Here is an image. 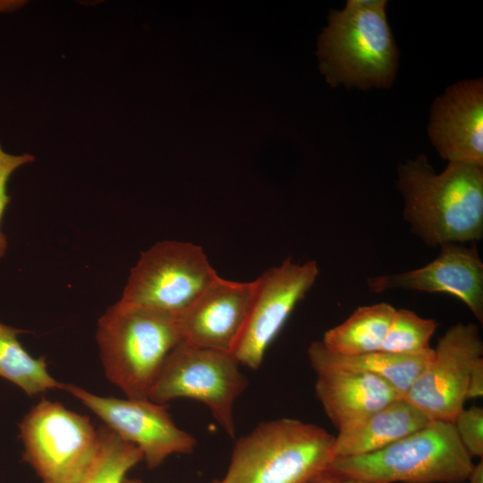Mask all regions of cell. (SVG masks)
Segmentation results:
<instances>
[{
  "instance_id": "d4e9b609",
  "label": "cell",
  "mask_w": 483,
  "mask_h": 483,
  "mask_svg": "<svg viewBox=\"0 0 483 483\" xmlns=\"http://www.w3.org/2000/svg\"><path fill=\"white\" fill-rule=\"evenodd\" d=\"M307 483H374L344 474L338 473L330 469L319 473Z\"/></svg>"
},
{
  "instance_id": "9a60e30c",
  "label": "cell",
  "mask_w": 483,
  "mask_h": 483,
  "mask_svg": "<svg viewBox=\"0 0 483 483\" xmlns=\"http://www.w3.org/2000/svg\"><path fill=\"white\" fill-rule=\"evenodd\" d=\"M315 372L316 396L338 430L401 398L388 382L371 374Z\"/></svg>"
},
{
  "instance_id": "7c38bea8",
  "label": "cell",
  "mask_w": 483,
  "mask_h": 483,
  "mask_svg": "<svg viewBox=\"0 0 483 483\" xmlns=\"http://www.w3.org/2000/svg\"><path fill=\"white\" fill-rule=\"evenodd\" d=\"M367 284L375 293L402 289L449 294L460 300L480 323L483 321V262L476 244H443L437 258L428 265L371 276Z\"/></svg>"
},
{
  "instance_id": "d6986e66",
  "label": "cell",
  "mask_w": 483,
  "mask_h": 483,
  "mask_svg": "<svg viewBox=\"0 0 483 483\" xmlns=\"http://www.w3.org/2000/svg\"><path fill=\"white\" fill-rule=\"evenodd\" d=\"M26 331L0 321V377L34 396L64 384L50 375L44 357L34 358L21 345L18 335Z\"/></svg>"
},
{
  "instance_id": "ac0fdd59",
  "label": "cell",
  "mask_w": 483,
  "mask_h": 483,
  "mask_svg": "<svg viewBox=\"0 0 483 483\" xmlns=\"http://www.w3.org/2000/svg\"><path fill=\"white\" fill-rule=\"evenodd\" d=\"M395 310L387 302L359 307L343 323L328 329L321 343L341 355L381 351Z\"/></svg>"
},
{
  "instance_id": "6da1fadb",
  "label": "cell",
  "mask_w": 483,
  "mask_h": 483,
  "mask_svg": "<svg viewBox=\"0 0 483 483\" xmlns=\"http://www.w3.org/2000/svg\"><path fill=\"white\" fill-rule=\"evenodd\" d=\"M397 188L411 232L427 246L483 236V167L448 162L436 174L424 154L400 164Z\"/></svg>"
},
{
  "instance_id": "30bf717a",
  "label": "cell",
  "mask_w": 483,
  "mask_h": 483,
  "mask_svg": "<svg viewBox=\"0 0 483 483\" xmlns=\"http://www.w3.org/2000/svg\"><path fill=\"white\" fill-rule=\"evenodd\" d=\"M64 389L119 437L136 445L150 469L159 466L174 453H192L197 445L191 434L175 425L166 404L148 399L100 396L72 384H64Z\"/></svg>"
},
{
  "instance_id": "cb8c5ba5",
  "label": "cell",
  "mask_w": 483,
  "mask_h": 483,
  "mask_svg": "<svg viewBox=\"0 0 483 483\" xmlns=\"http://www.w3.org/2000/svg\"><path fill=\"white\" fill-rule=\"evenodd\" d=\"M483 395V357L473 364L470 373L467 399L479 398Z\"/></svg>"
},
{
  "instance_id": "8992f818",
  "label": "cell",
  "mask_w": 483,
  "mask_h": 483,
  "mask_svg": "<svg viewBox=\"0 0 483 483\" xmlns=\"http://www.w3.org/2000/svg\"><path fill=\"white\" fill-rule=\"evenodd\" d=\"M218 277L200 246L162 241L141 253L119 301L180 318Z\"/></svg>"
},
{
  "instance_id": "5bb4252c",
  "label": "cell",
  "mask_w": 483,
  "mask_h": 483,
  "mask_svg": "<svg viewBox=\"0 0 483 483\" xmlns=\"http://www.w3.org/2000/svg\"><path fill=\"white\" fill-rule=\"evenodd\" d=\"M255 280L235 282L219 276L180 318L184 342L233 353L251 307Z\"/></svg>"
},
{
  "instance_id": "44dd1931",
  "label": "cell",
  "mask_w": 483,
  "mask_h": 483,
  "mask_svg": "<svg viewBox=\"0 0 483 483\" xmlns=\"http://www.w3.org/2000/svg\"><path fill=\"white\" fill-rule=\"evenodd\" d=\"M438 324L415 312L396 309L386 333L381 351L399 355H419L433 350L430 340Z\"/></svg>"
},
{
  "instance_id": "8fae6325",
  "label": "cell",
  "mask_w": 483,
  "mask_h": 483,
  "mask_svg": "<svg viewBox=\"0 0 483 483\" xmlns=\"http://www.w3.org/2000/svg\"><path fill=\"white\" fill-rule=\"evenodd\" d=\"M315 260L295 263L291 257L259 275L246 325L233 352L240 365L258 369L265 353L296 305L314 285Z\"/></svg>"
},
{
  "instance_id": "7a4b0ae2",
  "label": "cell",
  "mask_w": 483,
  "mask_h": 483,
  "mask_svg": "<svg viewBox=\"0 0 483 483\" xmlns=\"http://www.w3.org/2000/svg\"><path fill=\"white\" fill-rule=\"evenodd\" d=\"M386 0H348L333 10L318 37L320 71L333 86L388 88L398 68V50L387 21Z\"/></svg>"
},
{
  "instance_id": "52a82bcc",
  "label": "cell",
  "mask_w": 483,
  "mask_h": 483,
  "mask_svg": "<svg viewBox=\"0 0 483 483\" xmlns=\"http://www.w3.org/2000/svg\"><path fill=\"white\" fill-rule=\"evenodd\" d=\"M239 367L233 353L182 341L166 357L148 399L160 404L178 398L200 402L233 437L234 402L248 386Z\"/></svg>"
},
{
  "instance_id": "ba28073f",
  "label": "cell",
  "mask_w": 483,
  "mask_h": 483,
  "mask_svg": "<svg viewBox=\"0 0 483 483\" xmlns=\"http://www.w3.org/2000/svg\"><path fill=\"white\" fill-rule=\"evenodd\" d=\"M23 459L42 483H78L92 463L99 435L90 419L41 399L19 424Z\"/></svg>"
},
{
  "instance_id": "484cf974",
  "label": "cell",
  "mask_w": 483,
  "mask_h": 483,
  "mask_svg": "<svg viewBox=\"0 0 483 483\" xmlns=\"http://www.w3.org/2000/svg\"><path fill=\"white\" fill-rule=\"evenodd\" d=\"M465 483H483V462L482 461L474 465L471 473Z\"/></svg>"
},
{
  "instance_id": "4fadbf2b",
  "label": "cell",
  "mask_w": 483,
  "mask_h": 483,
  "mask_svg": "<svg viewBox=\"0 0 483 483\" xmlns=\"http://www.w3.org/2000/svg\"><path fill=\"white\" fill-rule=\"evenodd\" d=\"M428 136L442 158L483 167V83L464 80L434 101Z\"/></svg>"
},
{
  "instance_id": "5b68a950",
  "label": "cell",
  "mask_w": 483,
  "mask_h": 483,
  "mask_svg": "<svg viewBox=\"0 0 483 483\" xmlns=\"http://www.w3.org/2000/svg\"><path fill=\"white\" fill-rule=\"evenodd\" d=\"M474 465L453 424L430 420L377 452L336 457L329 469L374 483H464Z\"/></svg>"
},
{
  "instance_id": "7402d4cb",
  "label": "cell",
  "mask_w": 483,
  "mask_h": 483,
  "mask_svg": "<svg viewBox=\"0 0 483 483\" xmlns=\"http://www.w3.org/2000/svg\"><path fill=\"white\" fill-rule=\"evenodd\" d=\"M462 446L473 457H483V409L473 405L463 408L453 422Z\"/></svg>"
},
{
  "instance_id": "4316f807",
  "label": "cell",
  "mask_w": 483,
  "mask_h": 483,
  "mask_svg": "<svg viewBox=\"0 0 483 483\" xmlns=\"http://www.w3.org/2000/svg\"><path fill=\"white\" fill-rule=\"evenodd\" d=\"M123 483H144L142 480L139 479H129L126 478L123 481Z\"/></svg>"
},
{
  "instance_id": "e0dca14e",
  "label": "cell",
  "mask_w": 483,
  "mask_h": 483,
  "mask_svg": "<svg viewBox=\"0 0 483 483\" xmlns=\"http://www.w3.org/2000/svg\"><path fill=\"white\" fill-rule=\"evenodd\" d=\"M434 353L399 355L382 351L358 355H341L329 352L314 341L308 348V357L314 371L342 370L371 374L388 382L404 398L411 386Z\"/></svg>"
},
{
  "instance_id": "9c48e42d",
  "label": "cell",
  "mask_w": 483,
  "mask_h": 483,
  "mask_svg": "<svg viewBox=\"0 0 483 483\" xmlns=\"http://www.w3.org/2000/svg\"><path fill=\"white\" fill-rule=\"evenodd\" d=\"M483 356L474 323H456L439 338L434 353L404 396L431 420L453 422L464 408L470 373Z\"/></svg>"
},
{
  "instance_id": "3957f363",
  "label": "cell",
  "mask_w": 483,
  "mask_h": 483,
  "mask_svg": "<svg viewBox=\"0 0 483 483\" xmlns=\"http://www.w3.org/2000/svg\"><path fill=\"white\" fill-rule=\"evenodd\" d=\"M96 339L107 379L132 399H148L166 357L183 341L179 318L120 301L99 318Z\"/></svg>"
},
{
  "instance_id": "277c9868",
  "label": "cell",
  "mask_w": 483,
  "mask_h": 483,
  "mask_svg": "<svg viewBox=\"0 0 483 483\" xmlns=\"http://www.w3.org/2000/svg\"><path fill=\"white\" fill-rule=\"evenodd\" d=\"M335 436L315 424L282 418L236 440L225 483H307L330 468Z\"/></svg>"
},
{
  "instance_id": "83f0119b",
  "label": "cell",
  "mask_w": 483,
  "mask_h": 483,
  "mask_svg": "<svg viewBox=\"0 0 483 483\" xmlns=\"http://www.w3.org/2000/svg\"><path fill=\"white\" fill-rule=\"evenodd\" d=\"M212 483H225L224 480H214Z\"/></svg>"
},
{
  "instance_id": "ffe728a7",
  "label": "cell",
  "mask_w": 483,
  "mask_h": 483,
  "mask_svg": "<svg viewBox=\"0 0 483 483\" xmlns=\"http://www.w3.org/2000/svg\"><path fill=\"white\" fill-rule=\"evenodd\" d=\"M99 446L89 468L78 483H123L127 472L143 455L140 449L106 426L97 428Z\"/></svg>"
},
{
  "instance_id": "2e32d148",
  "label": "cell",
  "mask_w": 483,
  "mask_h": 483,
  "mask_svg": "<svg viewBox=\"0 0 483 483\" xmlns=\"http://www.w3.org/2000/svg\"><path fill=\"white\" fill-rule=\"evenodd\" d=\"M429 419L404 398H398L341 428L335 436L336 457L368 454L420 429Z\"/></svg>"
},
{
  "instance_id": "603a6c76",
  "label": "cell",
  "mask_w": 483,
  "mask_h": 483,
  "mask_svg": "<svg viewBox=\"0 0 483 483\" xmlns=\"http://www.w3.org/2000/svg\"><path fill=\"white\" fill-rule=\"evenodd\" d=\"M34 160L35 157L29 153L21 155L7 153L0 144V258L4 257L7 249V241L1 230V224L5 209L11 200L7 193L8 181L15 170L34 162Z\"/></svg>"
}]
</instances>
